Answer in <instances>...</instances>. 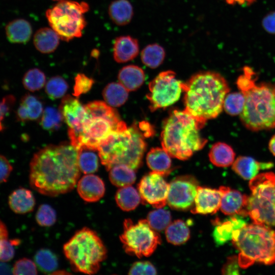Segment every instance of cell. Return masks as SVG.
<instances>
[{
  "label": "cell",
  "instance_id": "e0dca14e",
  "mask_svg": "<svg viewBox=\"0 0 275 275\" xmlns=\"http://www.w3.org/2000/svg\"><path fill=\"white\" fill-rule=\"evenodd\" d=\"M219 189L198 186L194 206L191 212L194 214H214L219 209L222 198Z\"/></svg>",
  "mask_w": 275,
  "mask_h": 275
},
{
  "label": "cell",
  "instance_id": "e575fe53",
  "mask_svg": "<svg viewBox=\"0 0 275 275\" xmlns=\"http://www.w3.org/2000/svg\"><path fill=\"white\" fill-rule=\"evenodd\" d=\"M34 261L38 269L46 273L54 272L58 266L56 255L47 249L38 251L35 255Z\"/></svg>",
  "mask_w": 275,
  "mask_h": 275
},
{
  "label": "cell",
  "instance_id": "2e32d148",
  "mask_svg": "<svg viewBox=\"0 0 275 275\" xmlns=\"http://www.w3.org/2000/svg\"><path fill=\"white\" fill-rule=\"evenodd\" d=\"M220 209L225 214L248 216V196L227 186H222Z\"/></svg>",
  "mask_w": 275,
  "mask_h": 275
},
{
  "label": "cell",
  "instance_id": "cb8c5ba5",
  "mask_svg": "<svg viewBox=\"0 0 275 275\" xmlns=\"http://www.w3.org/2000/svg\"><path fill=\"white\" fill-rule=\"evenodd\" d=\"M6 36L12 43H26L32 34V28L24 19H16L8 23L5 28Z\"/></svg>",
  "mask_w": 275,
  "mask_h": 275
},
{
  "label": "cell",
  "instance_id": "8fae6325",
  "mask_svg": "<svg viewBox=\"0 0 275 275\" xmlns=\"http://www.w3.org/2000/svg\"><path fill=\"white\" fill-rule=\"evenodd\" d=\"M120 240L127 254L139 258L150 256L161 242L159 235L146 219L135 223L129 218L125 219Z\"/></svg>",
  "mask_w": 275,
  "mask_h": 275
},
{
  "label": "cell",
  "instance_id": "7a4b0ae2",
  "mask_svg": "<svg viewBox=\"0 0 275 275\" xmlns=\"http://www.w3.org/2000/svg\"><path fill=\"white\" fill-rule=\"evenodd\" d=\"M237 80L238 89L243 94L245 103L239 115L242 125L252 131L275 128V86L257 82L253 69L245 66Z\"/></svg>",
  "mask_w": 275,
  "mask_h": 275
},
{
  "label": "cell",
  "instance_id": "ab89813d",
  "mask_svg": "<svg viewBox=\"0 0 275 275\" xmlns=\"http://www.w3.org/2000/svg\"><path fill=\"white\" fill-rule=\"evenodd\" d=\"M244 103V97L240 91L228 93L224 99L223 108L229 115L237 116L242 112Z\"/></svg>",
  "mask_w": 275,
  "mask_h": 275
},
{
  "label": "cell",
  "instance_id": "7402d4cb",
  "mask_svg": "<svg viewBox=\"0 0 275 275\" xmlns=\"http://www.w3.org/2000/svg\"><path fill=\"white\" fill-rule=\"evenodd\" d=\"M139 52L138 40L130 36L117 37L114 42L113 57L119 63H126L134 59Z\"/></svg>",
  "mask_w": 275,
  "mask_h": 275
},
{
  "label": "cell",
  "instance_id": "1f68e13d",
  "mask_svg": "<svg viewBox=\"0 0 275 275\" xmlns=\"http://www.w3.org/2000/svg\"><path fill=\"white\" fill-rule=\"evenodd\" d=\"M102 95L107 104L113 107H119L127 101L128 91L120 83L112 82L104 88Z\"/></svg>",
  "mask_w": 275,
  "mask_h": 275
},
{
  "label": "cell",
  "instance_id": "4316f807",
  "mask_svg": "<svg viewBox=\"0 0 275 275\" xmlns=\"http://www.w3.org/2000/svg\"><path fill=\"white\" fill-rule=\"evenodd\" d=\"M148 167L154 172L162 176L169 173L171 167V156L163 148H152L146 156Z\"/></svg>",
  "mask_w": 275,
  "mask_h": 275
},
{
  "label": "cell",
  "instance_id": "d4e9b609",
  "mask_svg": "<svg viewBox=\"0 0 275 275\" xmlns=\"http://www.w3.org/2000/svg\"><path fill=\"white\" fill-rule=\"evenodd\" d=\"M118 78L119 83L128 91H134L143 84L145 75L142 68L136 65H130L120 69Z\"/></svg>",
  "mask_w": 275,
  "mask_h": 275
},
{
  "label": "cell",
  "instance_id": "f6af8a7d",
  "mask_svg": "<svg viewBox=\"0 0 275 275\" xmlns=\"http://www.w3.org/2000/svg\"><path fill=\"white\" fill-rule=\"evenodd\" d=\"M94 84V80L83 73H78L75 78L73 95L78 97L89 92Z\"/></svg>",
  "mask_w": 275,
  "mask_h": 275
},
{
  "label": "cell",
  "instance_id": "83f0119b",
  "mask_svg": "<svg viewBox=\"0 0 275 275\" xmlns=\"http://www.w3.org/2000/svg\"><path fill=\"white\" fill-rule=\"evenodd\" d=\"M235 153L229 145L217 142L213 145L209 153L210 161L218 167H227L235 160Z\"/></svg>",
  "mask_w": 275,
  "mask_h": 275
},
{
  "label": "cell",
  "instance_id": "9c48e42d",
  "mask_svg": "<svg viewBox=\"0 0 275 275\" xmlns=\"http://www.w3.org/2000/svg\"><path fill=\"white\" fill-rule=\"evenodd\" d=\"M89 9L86 2L61 0L46 11V16L60 39L69 41L81 36L87 23L85 14Z\"/></svg>",
  "mask_w": 275,
  "mask_h": 275
},
{
  "label": "cell",
  "instance_id": "7c38bea8",
  "mask_svg": "<svg viewBox=\"0 0 275 275\" xmlns=\"http://www.w3.org/2000/svg\"><path fill=\"white\" fill-rule=\"evenodd\" d=\"M181 80L176 78L175 73L171 70L159 73L149 84V92L147 98L151 112L165 108L175 103L183 91Z\"/></svg>",
  "mask_w": 275,
  "mask_h": 275
},
{
  "label": "cell",
  "instance_id": "f546056e",
  "mask_svg": "<svg viewBox=\"0 0 275 275\" xmlns=\"http://www.w3.org/2000/svg\"><path fill=\"white\" fill-rule=\"evenodd\" d=\"M115 200L118 207L125 211L134 210L142 201L139 191L131 185L120 187Z\"/></svg>",
  "mask_w": 275,
  "mask_h": 275
},
{
  "label": "cell",
  "instance_id": "ba28073f",
  "mask_svg": "<svg viewBox=\"0 0 275 275\" xmlns=\"http://www.w3.org/2000/svg\"><path fill=\"white\" fill-rule=\"evenodd\" d=\"M248 214L254 223L275 227V174H258L250 180Z\"/></svg>",
  "mask_w": 275,
  "mask_h": 275
},
{
  "label": "cell",
  "instance_id": "30bf717a",
  "mask_svg": "<svg viewBox=\"0 0 275 275\" xmlns=\"http://www.w3.org/2000/svg\"><path fill=\"white\" fill-rule=\"evenodd\" d=\"M126 127L119 114L105 116L87 113L80 130L76 133H68L70 143L78 151L82 148L97 151L99 145L110 135Z\"/></svg>",
  "mask_w": 275,
  "mask_h": 275
},
{
  "label": "cell",
  "instance_id": "9a60e30c",
  "mask_svg": "<svg viewBox=\"0 0 275 275\" xmlns=\"http://www.w3.org/2000/svg\"><path fill=\"white\" fill-rule=\"evenodd\" d=\"M59 109L69 127L68 133L79 131L87 117L85 106L78 100L67 95L62 100Z\"/></svg>",
  "mask_w": 275,
  "mask_h": 275
},
{
  "label": "cell",
  "instance_id": "603a6c76",
  "mask_svg": "<svg viewBox=\"0 0 275 275\" xmlns=\"http://www.w3.org/2000/svg\"><path fill=\"white\" fill-rule=\"evenodd\" d=\"M10 209L17 214H25L32 211L36 201L32 192L25 188L14 190L8 198Z\"/></svg>",
  "mask_w": 275,
  "mask_h": 275
},
{
  "label": "cell",
  "instance_id": "d590c367",
  "mask_svg": "<svg viewBox=\"0 0 275 275\" xmlns=\"http://www.w3.org/2000/svg\"><path fill=\"white\" fill-rule=\"evenodd\" d=\"M94 150L82 148L78 150V163L80 172L85 174L95 173L99 167L98 158Z\"/></svg>",
  "mask_w": 275,
  "mask_h": 275
},
{
  "label": "cell",
  "instance_id": "6da1fadb",
  "mask_svg": "<svg viewBox=\"0 0 275 275\" xmlns=\"http://www.w3.org/2000/svg\"><path fill=\"white\" fill-rule=\"evenodd\" d=\"M78 155V151L71 143L50 145L40 149L30 162L31 187L50 197L71 191L80 176Z\"/></svg>",
  "mask_w": 275,
  "mask_h": 275
},
{
  "label": "cell",
  "instance_id": "277c9868",
  "mask_svg": "<svg viewBox=\"0 0 275 275\" xmlns=\"http://www.w3.org/2000/svg\"><path fill=\"white\" fill-rule=\"evenodd\" d=\"M204 125L184 109L173 111L163 124L162 148L171 157L182 160L188 159L207 142L200 132Z\"/></svg>",
  "mask_w": 275,
  "mask_h": 275
},
{
  "label": "cell",
  "instance_id": "ee69618b",
  "mask_svg": "<svg viewBox=\"0 0 275 275\" xmlns=\"http://www.w3.org/2000/svg\"><path fill=\"white\" fill-rule=\"evenodd\" d=\"M13 274L16 275L37 274V265L34 261L29 258H21L15 263L13 267Z\"/></svg>",
  "mask_w": 275,
  "mask_h": 275
},
{
  "label": "cell",
  "instance_id": "816d5d0a",
  "mask_svg": "<svg viewBox=\"0 0 275 275\" xmlns=\"http://www.w3.org/2000/svg\"><path fill=\"white\" fill-rule=\"evenodd\" d=\"M13 274V268L6 262L0 261V274Z\"/></svg>",
  "mask_w": 275,
  "mask_h": 275
},
{
  "label": "cell",
  "instance_id": "44dd1931",
  "mask_svg": "<svg viewBox=\"0 0 275 275\" xmlns=\"http://www.w3.org/2000/svg\"><path fill=\"white\" fill-rule=\"evenodd\" d=\"M215 226L213 232L215 242L217 245H223L232 239L234 233L246 225L241 218L236 215L221 222L218 219L213 221Z\"/></svg>",
  "mask_w": 275,
  "mask_h": 275
},
{
  "label": "cell",
  "instance_id": "52a82bcc",
  "mask_svg": "<svg viewBox=\"0 0 275 275\" xmlns=\"http://www.w3.org/2000/svg\"><path fill=\"white\" fill-rule=\"evenodd\" d=\"M63 252L74 271L88 274L97 273L107 257V249L102 239L87 227L75 232L64 244Z\"/></svg>",
  "mask_w": 275,
  "mask_h": 275
},
{
  "label": "cell",
  "instance_id": "7bdbcfd3",
  "mask_svg": "<svg viewBox=\"0 0 275 275\" xmlns=\"http://www.w3.org/2000/svg\"><path fill=\"white\" fill-rule=\"evenodd\" d=\"M18 239L9 240L7 238L0 239V261L7 262L13 259L15 254V246L19 244Z\"/></svg>",
  "mask_w": 275,
  "mask_h": 275
},
{
  "label": "cell",
  "instance_id": "f35d334b",
  "mask_svg": "<svg viewBox=\"0 0 275 275\" xmlns=\"http://www.w3.org/2000/svg\"><path fill=\"white\" fill-rule=\"evenodd\" d=\"M147 221L150 226L155 231H161L166 229L171 223L170 212L162 208L150 212Z\"/></svg>",
  "mask_w": 275,
  "mask_h": 275
},
{
  "label": "cell",
  "instance_id": "d6a6232c",
  "mask_svg": "<svg viewBox=\"0 0 275 275\" xmlns=\"http://www.w3.org/2000/svg\"><path fill=\"white\" fill-rule=\"evenodd\" d=\"M168 241L174 245H180L186 242L190 237V230L185 223L177 219L171 223L166 229Z\"/></svg>",
  "mask_w": 275,
  "mask_h": 275
},
{
  "label": "cell",
  "instance_id": "f907efd6",
  "mask_svg": "<svg viewBox=\"0 0 275 275\" xmlns=\"http://www.w3.org/2000/svg\"><path fill=\"white\" fill-rule=\"evenodd\" d=\"M262 25L267 32L275 34V12L269 13L263 18Z\"/></svg>",
  "mask_w": 275,
  "mask_h": 275
},
{
  "label": "cell",
  "instance_id": "f1b7e54d",
  "mask_svg": "<svg viewBox=\"0 0 275 275\" xmlns=\"http://www.w3.org/2000/svg\"><path fill=\"white\" fill-rule=\"evenodd\" d=\"M108 12L112 21L118 25L129 23L133 14L132 6L127 0L112 2L108 7Z\"/></svg>",
  "mask_w": 275,
  "mask_h": 275
},
{
  "label": "cell",
  "instance_id": "60d3db41",
  "mask_svg": "<svg viewBox=\"0 0 275 275\" xmlns=\"http://www.w3.org/2000/svg\"><path fill=\"white\" fill-rule=\"evenodd\" d=\"M68 89L67 82L60 76L51 77L45 87L46 94L51 99H57L64 96Z\"/></svg>",
  "mask_w": 275,
  "mask_h": 275
},
{
  "label": "cell",
  "instance_id": "d6986e66",
  "mask_svg": "<svg viewBox=\"0 0 275 275\" xmlns=\"http://www.w3.org/2000/svg\"><path fill=\"white\" fill-rule=\"evenodd\" d=\"M234 172L245 180H251L261 170H267L273 167L271 162H260L252 157L239 156L232 164Z\"/></svg>",
  "mask_w": 275,
  "mask_h": 275
},
{
  "label": "cell",
  "instance_id": "bcb514c9",
  "mask_svg": "<svg viewBox=\"0 0 275 275\" xmlns=\"http://www.w3.org/2000/svg\"><path fill=\"white\" fill-rule=\"evenodd\" d=\"M15 102L16 98L12 95H6L0 101V132L4 130L3 121L13 108Z\"/></svg>",
  "mask_w": 275,
  "mask_h": 275
},
{
  "label": "cell",
  "instance_id": "8d00e7d4",
  "mask_svg": "<svg viewBox=\"0 0 275 275\" xmlns=\"http://www.w3.org/2000/svg\"><path fill=\"white\" fill-rule=\"evenodd\" d=\"M63 120L59 109L49 106L43 111L40 118V124L44 129L53 131L61 127Z\"/></svg>",
  "mask_w": 275,
  "mask_h": 275
},
{
  "label": "cell",
  "instance_id": "836d02e7",
  "mask_svg": "<svg viewBox=\"0 0 275 275\" xmlns=\"http://www.w3.org/2000/svg\"><path fill=\"white\" fill-rule=\"evenodd\" d=\"M163 48L158 44H151L146 46L141 52V60L144 64L151 68L159 67L165 57Z\"/></svg>",
  "mask_w": 275,
  "mask_h": 275
},
{
  "label": "cell",
  "instance_id": "74e56055",
  "mask_svg": "<svg viewBox=\"0 0 275 275\" xmlns=\"http://www.w3.org/2000/svg\"><path fill=\"white\" fill-rule=\"evenodd\" d=\"M45 75L41 70L32 68L24 74L22 85L27 90L35 92L42 89L45 84Z\"/></svg>",
  "mask_w": 275,
  "mask_h": 275
},
{
  "label": "cell",
  "instance_id": "3957f363",
  "mask_svg": "<svg viewBox=\"0 0 275 275\" xmlns=\"http://www.w3.org/2000/svg\"><path fill=\"white\" fill-rule=\"evenodd\" d=\"M184 110L205 124L216 118L223 108L224 99L230 91L226 79L213 71H202L183 83Z\"/></svg>",
  "mask_w": 275,
  "mask_h": 275
},
{
  "label": "cell",
  "instance_id": "8992f818",
  "mask_svg": "<svg viewBox=\"0 0 275 275\" xmlns=\"http://www.w3.org/2000/svg\"><path fill=\"white\" fill-rule=\"evenodd\" d=\"M239 251V264L245 269L255 263H275V231L270 227L253 223L236 231L232 239Z\"/></svg>",
  "mask_w": 275,
  "mask_h": 275
},
{
  "label": "cell",
  "instance_id": "ffe728a7",
  "mask_svg": "<svg viewBox=\"0 0 275 275\" xmlns=\"http://www.w3.org/2000/svg\"><path fill=\"white\" fill-rule=\"evenodd\" d=\"M43 112L42 102L36 96L26 94L20 99L19 105L15 112L16 120L26 122L39 119Z\"/></svg>",
  "mask_w": 275,
  "mask_h": 275
},
{
  "label": "cell",
  "instance_id": "7dc6e473",
  "mask_svg": "<svg viewBox=\"0 0 275 275\" xmlns=\"http://www.w3.org/2000/svg\"><path fill=\"white\" fill-rule=\"evenodd\" d=\"M156 269L149 261H138L132 264L129 270V274H156Z\"/></svg>",
  "mask_w": 275,
  "mask_h": 275
},
{
  "label": "cell",
  "instance_id": "b9f144b4",
  "mask_svg": "<svg viewBox=\"0 0 275 275\" xmlns=\"http://www.w3.org/2000/svg\"><path fill=\"white\" fill-rule=\"evenodd\" d=\"M57 214L54 209L48 204H42L36 214L37 223L42 227H50L56 222Z\"/></svg>",
  "mask_w": 275,
  "mask_h": 275
},
{
  "label": "cell",
  "instance_id": "4dcf8cb0",
  "mask_svg": "<svg viewBox=\"0 0 275 275\" xmlns=\"http://www.w3.org/2000/svg\"><path fill=\"white\" fill-rule=\"evenodd\" d=\"M135 171L124 164L115 165L108 171L109 180L118 187L131 185L136 179Z\"/></svg>",
  "mask_w": 275,
  "mask_h": 275
},
{
  "label": "cell",
  "instance_id": "f5cc1de1",
  "mask_svg": "<svg viewBox=\"0 0 275 275\" xmlns=\"http://www.w3.org/2000/svg\"><path fill=\"white\" fill-rule=\"evenodd\" d=\"M8 232L5 224L0 219V239L7 238Z\"/></svg>",
  "mask_w": 275,
  "mask_h": 275
},
{
  "label": "cell",
  "instance_id": "11a10c76",
  "mask_svg": "<svg viewBox=\"0 0 275 275\" xmlns=\"http://www.w3.org/2000/svg\"><path fill=\"white\" fill-rule=\"evenodd\" d=\"M53 1H61V0H53Z\"/></svg>",
  "mask_w": 275,
  "mask_h": 275
},
{
  "label": "cell",
  "instance_id": "5bb4252c",
  "mask_svg": "<svg viewBox=\"0 0 275 275\" xmlns=\"http://www.w3.org/2000/svg\"><path fill=\"white\" fill-rule=\"evenodd\" d=\"M138 187L144 204L156 208H163L167 204L169 184L162 175L152 171L142 178Z\"/></svg>",
  "mask_w": 275,
  "mask_h": 275
},
{
  "label": "cell",
  "instance_id": "c3c4849f",
  "mask_svg": "<svg viewBox=\"0 0 275 275\" xmlns=\"http://www.w3.org/2000/svg\"><path fill=\"white\" fill-rule=\"evenodd\" d=\"M240 268L238 256H232L227 258L226 263L224 265L222 273L223 274H238Z\"/></svg>",
  "mask_w": 275,
  "mask_h": 275
},
{
  "label": "cell",
  "instance_id": "ac0fdd59",
  "mask_svg": "<svg viewBox=\"0 0 275 275\" xmlns=\"http://www.w3.org/2000/svg\"><path fill=\"white\" fill-rule=\"evenodd\" d=\"M76 185L80 197L88 203L99 201L105 191L103 180L99 176L92 174H86L79 179Z\"/></svg>",
  "mask_w": 275,
  "mask_h": 275
},
{
  "label": "cell",
  "instance_id": "5b68a950",
  "mask_svg": "<svg viewBox=\"0 0 275 275\" xmlns=\"http://www.w3.org/2000/svg\"><path fill=\"white\" fill-rule=\"evenodd\" d=\"M145 124L139 128L135 124L113 133L98 146L102 164L109 171L118 164L127 165L134 170L142 164L146 148L145 137L149 132Z\"/></svg>",
  "mask_w": 275,
  "mask_h": 275
},
{
  "label": "cell",
  "instance_id": "4fadbf2b",
  "mask_svg": "<svg viewBox=\"0 0 275 275\" xmlns=\"http://www.w3.org/2000/svg\"><path fill=\"white\" fill-rule=\"evenodd\" d=\"M197 180L190 175L176 177L169 184L167 203L177 210L191 209L198 187Z\"/></svg>",
  "mask_w": 275,
  "mask_h": 275
},
{
  "label": "cell",
  "instance_id": "681fc988",
  "mask_svg": "<svg viewBox=\"0 0 275 275\" xmlns=\"http://www.w3.org/2000/svg\"><path fill=\"white\" fill-rule=\"evenodd\" d=\"M12 170L13 167L8 159L0 154V184L8 180Z\"/></svg>",
  "mask_w": 275,
  "mask_h": 275
},
{
  "label": "cell",
  "instance_id": "db71d44e",
  "mask_svg": "<svg viewBox=\"0 0 275 275\" xmlns=\"http://www.w3.org/2000/svg\"><path fill=\"white\" fill-rule=\"evenodd\" d=\"M268 149L271 154L275 156V134L272 136L269 140Z\"/></svg>",
  "mask_w": 275,
  "mask_h": 275
},
{
  "label": "cell",
  "instance_id": "484cf974",
  "mask_svg": "<svg viewBox=\"0 0 275 275\" xmlns=\"http://www.w3.org/2000/svg\"><path fill=\"white\" fill-rule=\"evenodd\" d=\"M60 38L51 28H42L35 34L33 43L36 48L41 53L53 52L59 44Z\"/></svg>",
  "mask_w": 275,
  "mask_h": 275
}]
</instances>
